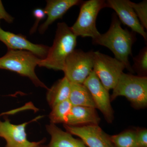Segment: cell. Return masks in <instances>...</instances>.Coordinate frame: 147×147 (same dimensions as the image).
I'll use <instances>...</instances> for the list:
<instances>
[{"instance_id": "cell-1", "label": "cell", "mask_w": 147, "mask_h": 147, "mask_svg": "<svg viewBox=\"0 0 147 147\" xmlns=\"http://www.w3.org/2000/svg\"><path fill=\"white\" fill-rule=\"evenodd\" d=\"M93 43L107 47L112 51L115 58L124 65L127 70L134 72L129 61L132 55V47L136 41L135 33L123 29L117 15L113 13L112 22L108 31L92 40Z\"/></svg>"}, {"instance_id": "cell-2", "label": "cell", "mask_w": 147, "mask_h": 147, "mask_svg": "<svg viewBox=\"0 0 147 147\" xmlns=\"http://www.w3.org/2000/svg\"><path fill=\"white\" fill-rule=\"evenodd\" d=\"M77 37L66 23H58L53 45L49 47L47 56L40 60L38 65L63 71L67 58L75 50Z\"/></svg>"}, {"instance_id": "cell-3", "label": "cell", "mask_w": 147, "mask_h": 147, "mask_svg": "<svg viewBox=\"0 0 147 147\" xmlns=\"http://www.w3.org/2000/svg\"><path fill=\"white\" fill-rule=\"evenodd\" d=\"M40 59L32 53L26 50H8L0 58V69H7L28 77L36 87L49 89L37 76L35 69Z\"/></svg>"}, {"instance_id": "cell-4", "label": "cell", "mask_w": 147, "mask_h": 147, "mask_svg": "<svg viewBox=\"0 0 147 147\" xmlns=\"http://www.w3.org/2000/svg\"><path fill=\"white\" fill-rule=\"evenodd\" d=\"M113 90L111 100L119 96H123L136 108H143L147 106V76H134L123 72Z\"/></svg>"}, {"instance_id": "cell-5", "label": "cell", "mask_w": 147, "mask_h": 147, "mask_svg": "<svg viewBox=\"0 0 147 147\" xmlns=\"http://www.w3.org/2000/svg\"><path fill=\"white\" fill-rule=\"evenodd\" d=\"M107 7L104 0H89L82 3L79 16L70 27L76 36L90 37L93 39L100 35L96 26V18L99 11Z\"/></svg>"}, {"instance_id": "cell-6", "label": "cell", "mask_w": 147, "mask_h": 147, "mask_svg": "<svg viewBox=\"0 0 147 147\" xmlns=\"http://www.w3.org/2000/svg\"><path fill=\"white\" fill-rule=\"evenodd\" d=\"M93 67L94 51L75 49L67 58L63 71L70 83L84 84Z\"/></svg>"}, {"instance_id": "cell-7", "label": "cell", "mask_w": 147, "mask_h": 147, "mask_svg": "<svg viewBox=\"0 0 147 147\" xmlns=\"http://www.w3.org/2000/svg\"><path fill=\"white\" fill-rule=\"evenodd\" d=\"M125 68L124 65L115 58L98 51L94 52L93 70L108 91L115 88Z\"/></svg>"}, {"instance_id": "cell-8", "label": "cell", "mask_w": 147, "mask_h": 147, "mask_svg": "<svg viewBox=\"0 0 147 147\" xmlns=\"http://www.w3.org/2000/svg\"><path fill=\"white\" fill-rule=\"evenodd\" d=\"M84 84L90 93L96 108L102 113L108 123H112L114 118V112L111 105L109 91L103 86L93 70Z\"/></svg>"}, {"instance_id": "cell-9", "label": "cell", "mask_w": 147, "mask_h": 147, "mask_svg": "<svg viewBox=\"0 0 147 147\" xmlns=\"http://www.w3.org/2000/svg\"><path fill=\"white\" fill-rule=\"evenodd\" d=\"M67 131L78 136L89 147H112L110 137L98 125L72 126L64 125Z\"/></svg>"}, {"instance_id": "cell-10", "label": "cell", "mask_w": 147, "mask_h": 147, "mask_svg": "<svg viewBox=\"0 0 147 147\" xmlns=\"http://www.w3.org/2000/svg\"><path fill=\"white\" fill-rule=\"evenodd\" d=\"M34 120L18 125L11 123L7 119L4 121L0 120V137L5 139L6 142L5 147H35L42 144L44 140L38 142H31L27 138L26 126Z\"/></svg>"}, {"instance_id": "cell-11", "label": "cell", "mask_w": 147, "mask_h": 147, "mask_svg": "<svg viewBox=\"0 0 147 147\" xmlns=\"http://www.w3.org/2000/svg\"><path fill=\"white\" fill-rule=\"evenodd\" d=\"M0 41L4 43L8 50H26L32 53L42 59L47 56L49 47L42 44H34L21 34H15L4 30L0 26Z\"/></svg>"}, {"instance_id": "cell-12", "label": "cell", "mask_w": 147, "mask_h": 147, "mask_svg": "<svg viewBox=\"0 0 147 147\" xmlns=\"http://www.w3.org/2000/svg\"><path fill=\"white\" fill-rule=\"evenodd\" d=\"M107 7L112 8L115 11L120 19L125 25L132 30V32L141 35L146 41L147 33L137 18L134 9L128 0H108L106 1Z\"/></svg>"}, {"instance_id": "cell-13", "label": "cell", "mask_w": 147, "mask_h": 147, "mask_svg": "<svg viewBox=\"0 0 147 147\" xmlns=\"http://www.w3.org/2000/svg\"><path fill=\"white\" fill-rule=\"evenodd\" d=\"M80 0H48L45 8L47 17L46 21L41 24L38 29L40 34H43L50 25L56 20L62 18L70 8L82 4Z\"/></svg>"}, {"instance_id": "cell-14", "label": "cell", "mask_w": 147, "mask_h": 147, "mask_svg": "<svg viewBox=\"0 0 147 147\" xmlns=\"http://www.w3.org/2000/svg\"><path fill=\"white\" fill-rule=\"evenodd\" d=\"M96 109L86 106H72L65 125L72 126L98 125L100 119Z\"/></svg>"}, {"instance_id": "cell-15", "label": "cell", "mask_w": 147, "mask_h": 147, "mask_svg": "<svg viewBox=\"0 0 147 147\" xmlns=\"http://www.w3.org/2000/svg\"><path fill=\"white\" fill-rule=\"evenodd\" d=\"M46 129L51 137L47 147H87L82 140L75 139L72 134L63 131L54 124L47 125Z\"/></svg>"}, {"instance_id": "cell-16", "label": "cell", "mask_w": 147, "mask_h": 147, "mask_svg": "<svg viewBox=\"0 0 147 147\" xmlns=\"http://www.w3.org/2000/svg\"><path fill=\"white\" fill-rule=\"evenodd\" d=\"M70 88L71 83L64 76L47 90L46 98L50 107L53 108L58 103L68 100Z\"/></svg>"}, {"instance_id": "cell-17", "label": "cell", "mask_w": 147, "mask_h": 147, "mask_svg": "<svg viewBox=\"0 0 147 147\" xmlns=\"http://www.w3.org/2000/svg\"><path fill=\"white\" fill-rule=\"evenodd\" d=\"M68 100L73 106H86L96 108L91 94L84 84L71 83Z\"/></svg>"}, {"instance_id": "cell-18", "label": "cell", "mask_w": 147, "mask_h": 147, "mask_svg": "<svg viewBox=\"0 0 147 147\" xmlns=\"http://www.w3.org/2000/svg\"><path fill=\"white\" fill-rule=\"evenodd\" d=\"M72 105L69 100L58 103L52 108L49 115L51 123L65 124Z\"/></svg>"}, {"instance_id": "cell-19", "label": "cell", "mask_w": 147, "mask_h": 147, "mask_svg": "<svg viewBox=\"0 0 147 147\" xmlns=\"http://www.w3.org/2000/svg\"><path fill=\"white\" fill-rule=\"evenodd\" d=\"M115 147H138L136 142V131L129 130L110 137Z\"/></svg>"}, {"instance_id": "cell-20", "label": "cell", "mask_w": 147, "mask_h": 147, "mask_svg": "<svg viewBox=\"0 0 147 147\" xmlns=\"http://www.w3.org/2000/svg\"><path fill=\"white\" fill-rule=\"evenodd\" d=\"M134 64L131 67L133 71L138 73V76H146L147 73V47H144L139 54L133 58Z\"/></svg>"}, {"instance_id": "cell-21", "label": "cell", "mask_w": 147, "mask_h": 147, "mask_svg": "<svg viewBox=\"0 0 147 147\" xmlns=\"http://www.w3.org/2000/svg\"><path fill=\"white\" fill-rule=\"evenodd\" d=\"M130 4L144 28L147 29V1L135 3L130 1Z\"/></svg>"}, {"instance_id": "cell-22", "label": "cell", "mask_w": 147, "mask_h": 147, "mask_svg": "<svg viewBox=\"0 0 147 147\" xmlns=\"http://www.w3.org/2000/svg\"><path fill=\"white\" fill-rule=\"evenodd\" d=\"M33 13L34 16L36 18V20L33 26L30 31V34H31L34 33L36 31L40 21L45 18L46 15L44 9L40 8H37L35 9L33 12Z\"/></svg>"}, {"instance_id": "cell-23", "label": "cell", "mask_w": 147, "mask_h": 147, "mask_svg": "<svg viewBox=\"0 0 147 147\" xmlns=\"http://www.w3.org/2000/svg\"><path fill=\"white\" fill-rule=\"evenodd\" d=\"M136 139L137 147H147V130L142 129L136 131Z\"/></svg>"}, {"instance_id": "cell-24", "label": "cell", "mask_w": 147, "mask_h": 147, "mask_svg": "<svg viewBox=\"0 0 147 147\" xmlns=\"http://www.w3.org/2000/svg\"><path fill=\"white\" fill-rule=\"evenodd\" d=\"M1 19H3L9 24H11L13 22L14 18L7 12L1 1L0 0V20Z\"/></svg>"}, {"instance_id": "cell-25", "label": "cell", "mask_w": 147, "mask_h": 147, "mask_svg": "<svg viewBox=\"0 0 147 147\" xmlns=\"http://www.w3.org/2000/svg\"><path fill=\"white\" fill-rule=\"evenodd\" d=\"M35 147H44L42 146H41V144H40L39 145H38V146H36Z\"/></svg>"}, {"instance_id": "cell-26", "label": "cell", "mask_w": 147, "mask_h": 147, "mask_svg": "<svg viewBox=\"0 0 147 147\" xmlns=\"http://www.w3.org/2000/svg\"><path fill=\"white\" fill-rule=\"evenodd\" d=\"M115 147V146H113V147Z\"/></svg>"}]
</instances>
